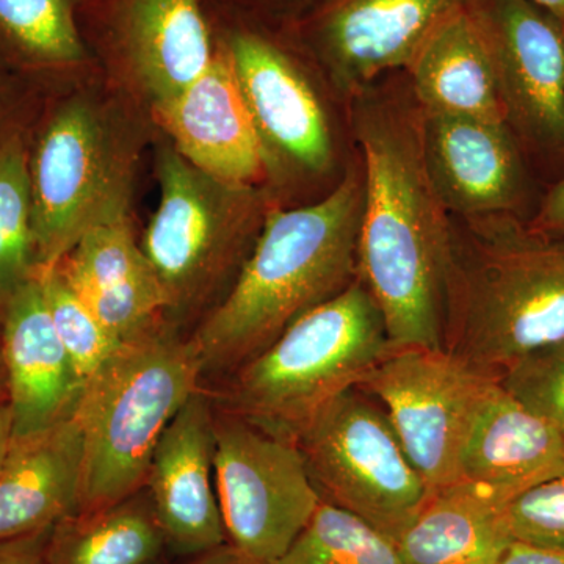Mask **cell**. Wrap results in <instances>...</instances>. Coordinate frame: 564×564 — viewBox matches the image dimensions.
<instances>
[{
    "label": "cell",
    "mask_w": 564,
    "mask_h": 564,
    "mask_svg": "<svg viewBox=\"0 0 564 564\" xmlns=\"http://www.w3.org/2000/svg\"><path fill=\"white\" fill-rule=\"evenodd\" d=\"M355 128L364 187L358 278L393 350L444 348L455 239L423 154L422 111L370 98L356 109Z\"/></svg>",
    "instance_id": "1"
},
{
    "label": "cell",
    "mask_w": 564,
    "mask_h": 564,
    "mask_svg": "<svg viewBox=\"0 0 564 564\" xmlns=\"http://www.w3.org/2000/svg\"><path fill=\"white\" fill-rule=\"evenodd\" d=\"M362 192L352 163L321 202L272 207L236 281L191 336L204 377L234 372L358 280Z\"/></svg>",
    "instance_id": "2"
},
{
    "label": "cell",
    "mask_w": 564,
    "mask_h": 564,
    "mask_svg": "<svg viewBox=\"0 0 564 564\" xmlns=\"http://www.w3.org/2000/svg\"><path fill=\"white\" fill-rule=\"evenodd\" d=\"M151 126L111 85L51 93L29 135L36 272L58 265L96 226L131 217Z\"/></svg>",
    "instance_id": "3"
},
{
    "label": "cell",
    "mask_w": 564,
    "mask_h": 564,
    "mask_svg": "<svg viewBox=\"0 0 564 564\" xmlns=\"http://www.w3.org/2000/svg\"><path fill=\"white\" fill-rule=\"evenodd\" d=\"M456 247L445 299L444 350L500 380L516 364L564 339V240L529 220L470 221Z\"/></svg>",
    "instance_id": "4"
},
{
    "label": "cell",
    "mask_w": 564,
    "mask_h": 564,
    "mask_svg": "<svg viewBox=\"0 0 564 564\" xmlns=\"http://www.w3.org/2000/svg\"><path fill=\"white\" fill-rule=\"evenodd\" d=\"M203 378L191 337L169 318L122 340L85 383L74 411L84 443L77 511L143 488L162 434Z\"/></svg>",
    "instance_id": "5"
},
{
    "label": "cell",
    "mask_w": 564,
    "mask_h": 564,
    "mask_svg": "<svg viewBox=\"0 0 564 564\" xmlns=\"http://www.w3.org/2000/svg\"><path fill=\"white\" fill-rule=\"evenodd\" d=\"M392 350L383 315L358 278L229 373L217 403L295 441L307 422L359 388Z\"/></svg>",
    "instance_id": "6"
},
{
    "label": "cell",
    "mask_w": 564,
    "mask_h": 564,
    "mask_svg": "<svg viewBox=\"0 0 564 564\" xmlns=\"http://www.w3.org/2000/svg\"><path fill=\"white\" fill-rule=\"evenodd\" d=\"M155 147L159 203L140 245L174 325L229 291L272 210L265 185L231 184L193 166L165 137Z\"/></svg>",
    "instance_id": "7"
},
{
    "label": "cell",
    "mask_w": 564,
    "mask_h": 564,
    "mask_svg": "<svg viewBox=\"0 0 564 564\" xmlns=\"http://www.w3.org/2000/svg\"><path fill=\"white\" fill-rule=\"evenodd\" d=\"M295 441L323 502L358 516L393 543L429 497L383 408L359 388L323 408Z\"/></svg>",
    "instance_id": "8"
},
{
    "label": "cell",
    "mask_w": 564,
    "mask_h": 564,
    "mask_svg": "<svg viewBox=\"0 0 564 564\" xmlns=\"http://www.w3.org/2000/svg\"><path fill=\"white\" fill-rule=\"evenodd\" d=\"M215 489L228 543L252 564H274L321 505L296 441L215 402Z\"/></svg>",
    "instance_id": "9"
},
{
    "label": "cell",
    "mask_w": 564,
    "mask_h": 564,
    "mask_svg": "<svg viewBox=\"0 0 564 564\" xmlns=\"http://www.w3.org/2000/svg\"><path fill=\"white\" fill-rule=\"evenodd\" d=\"M496 378L444 348H399L359 389L383 408L429 491L459 480V456Z\"/></svg>",
    "instance_id": "10"
},
{
    "label": "cell",
    "mask_w": 564,
    "mask_h": 564,
    "mask_svg": "<svg viewBox=\"0 0 564 564\" xmlns=\"http://www.w3.org/2000/svg\"><path fill=\"white\" fill-rule=\"evenodd\" d=\"M110 85L151 113L210 65L215 40L202 0H80Z\"/></svg>",
    "instance_id": "11"
},
{
    "label": "cell",
    "mask_w": 564,
    "mask_h": 564,
    "mask_svg": "<svg viewBox=\"0 0 564 564\" xmlns=\"http://www.w3.org/2000/svg\"><path fill=\"white\" fill-rule=\"evenodd\" d=\"M507 124L524 155L564 173V22L529 0H478Z\"/></svg>",
    "instance_id": "12"
},
{
    "label": "cell",
    "mask_w": 564,
    "mask_h": 564,
    "mask_svg": "<svg viewBox=\"0 0 564 564\" xmlns=\"http://www.w3.org/2000/svg\"><path fill=\"white\" fill-rule=\"evenodd\" d=\"M220 39L261 141L269 176L328 172L334 162L332 126L299 63L262 33L232 29Z\"/></svg>",
    "instance_id": "13"
},
{
    "label": "cell",
    "mask_w": 564,
    "mask_h": 564,
    "mask_svg": "<svg viewBox=\"0 0 564 564\" xmlns=\"http://www.w3.org/2000/svg\"><path fill=\"white\" fill-rule=\"evenodd\" d=\"M422 144L434 188L451 214L469 221L529 220L532 181L507 122L422 113Z\"/></svg>",
    "instance_id": "14"
},
{
    "label": "cell",
    "mask_w": 564,
    "mask_h": 564,
    "mask_svg": "<svg viewBox=\"0 0 564 564\" xmlns=\"http://www.w3.org/2000/svg\"><path fill=\"white\" fill-rule=\"evenodd\" d=\"M214 399L199 389L162 434L144 489L172 554L185 558L228 543L214 470Z\"/></svg>",
    "instance_id": "15"
},
{
    "label": "cell",
    "mask_w": 564,
    "mask_h": 564,
    "mask_svg": "<svg viewBox=\"0 0 564 564\" xmlns=\"http://www.w3.org/2000/svg\"><path fill=\"white\" fill-rule=\"evenodd\" d=\"M155 128L196 169L231 184L263 185L265 158L220 36L210 65L187 90L150 113Z\"/></svg>",
    "instance_id": "16"
},
{
    "label": "cell",
    "mask_w": 564,
    "mask_h": 564,
    "mask_svg": "<svg viewBox=\"0 0 564 564\" xmlns=\"http://www.w3.org/2000/svg\"><path fill=\"white\" fill-rule=\"evenodd\" d=\"M464 0H329L314 21L315 50L337 88L362 93L408 69L423 41Z\"/></svg>",
    "instance_id": "17"
},
{
    "label": "cell",
    "mask_w": 564,
    "mask_h": 564,
    "mask_svg": "<svg viewBox=\"0 0 564 564\" xmlns=\"http://www.w3.org/2000/svg\"><path fill=\"white\" fill-rule=\"evenodd\" d=\"M0 351L14 437L43 432L74 414L84 386L55 332L36 274L0 313Z\"/></svg>",
    "instance_id": "18"
},
{
    "label": "cell",
    "mask_w": 564,
    "mask_h": 564,
    "mask_svg": "<svg viewBox=\"0 0 564 564\" xmlns=\"http://www.w3.org/2000/svg\"><path fill=\"white\" fill-rule=\"evenodd\" d=\"M422 113L507 122L491 33L478 0H464L408 66Z\"/></svg>",
    "instance_id": "19"
},
{
    "label": "cell",
    "mask_w": 564,
    "mask_h": 564,
    "mask_svg": "<svg viewBox=\"0 0 564 564\" xmlns=\"http://www.w3.org/2000/svg\"><path fill=\"white\" fill-rule=\"evenodd\" d=\"M55 267L120 340L166 318L161 284L137 242L131 217L96 226Z\"/></svg>",
    "instance_id": "20"
},
{
    "label": "cell",
    "mask_w": 564,
    "mask_h": 564,
    "mask_svg": "<svg viewBox=\"0 0 564 564\" xmlns=\"http://www.w3.org/2000/svg\"><path fill=\"white\" fill-rule=\"evenodd\" d=\"M564 467V436L496 381L475 415L459 456V480L508 502Z\"/></svg>",
    "instance_id": "21"
},
{
    "label": "cell",
    "mask_w": 564,
    "mask_h": 564,
    "mask_svg": "<svg viewBox=\"0 0 564 564\" xmlns=\"http://www.w3.org/2000/svg\"><path fill=\"white\" fill-rule=\"evenodd\" d=\"M84 443L76 415L13 437L0 469V541L52 529L77 513Z\"/></svg>",
    "instance_id": "22"
},
{
    "label": "cell",
    "mask_w": 564,
    "mask_h": 564,
    "mask_svg": "<svg viewBox=\"0 0 564 564\" xmlns=\"http://www.w3.org/2000/svg\"><path fill=\"white\" fill-rule=\"evenodd\" d=\"M508 500L458 480L429 492L397 541L403 564H499L513 543Z\"/></svg>",
    "instance_id": "23"
},
{
    "label": "cell",
    "mask_w": 564,
    "mask_h": 564,
    "mask_svg": "<svg viewBox=\"0 0 564 564\" xmlns=\"http://www.w3.org/2000/svg\"><path fill=\"white\" fill-rule=\"evenodd\" d=\"M91 65L80 0H0V68L54 93Z\"/></svg>",
    "instance_id": "24"
},
{
    "label": "cell",
    "mask_w": 564,
    "mask_h": 564,
    "mask_svg": "<svg viewBox=\"0 0 564 564\" xmlns=\"http://www.w3.org/2000/svg\"><path fill=\"white\" fill-rule=\"evenodd\" d=\"M169 551L147 489L51 529L46 564H161Z\"/></svg>",
    "instance_id": "25"
},
{
    "label": "cell",
    "mask_w": 564,
    "mask_h": 564,
    "mask_svg": "<svg viewBox=\"0 0 564 564\" xmlns=\"http://www.w3.org/2000/svg\"><path fill=\"white\" fill-rule=\"evenodd\" d=\"M29 135L18 137L0 152V313L36 272Z\"/></svg>",
    "instance_id": "26"
},
{
    "label": "cell",
    "mask_w": 564,
    "mask_h": 564,
    "mask_svg": "<svg viewBox=\"0 0 564 564\" xmlns=\"http://www.w3.org/2000/svg\"><path fill=\"white\" fill-rule=\"evenodd\" d=\"M274 564H403L386 534L332 503L321 502Z\"/></svg>",
    "instance_id": "27"
},
{
    "label": "cell",
    "mask_w": 564,
    "mask_h": 564,
    "mask_svg": "<svg viewBox=\"0 0 564 564\" xmlns=\"http://www.w3.org/2000/svg\"><path fill=\"white\" fill-rule=\"evenodd\" d=\"M35 274L43 285L55 332L68 352L77 378L85 386L122 340L113 336L82 303L58 267Z\"/></svg>",
    "instance_id": "28"
},
{
    "label": "cell",
    "mask_w": 564,
    "mask_h": 564,
    "mask_svg": "<svg viewBox=\"0 0 564 564\" xmlns=\"http://www.w3.org/2000/svg\"><path fill=\"white\" fill-rule=\"evenodd\" d=\"M499 381L564 436V339L516 364Z\"/></svg>",
    "instance_id": "29"
},
{
    "label": "cell",
    "mask_w": 564,
    "mask_h": 564,
    "mask_svg": "<svg viewBox=\"0 0 564 564\" xmlns=\"http://www.w3.org/2000/svg\"><path fill=\"white\" fill-rule=\"evenodd\" d=\"M507 519L514 541L564 549V467L516 496Z\"/></svg>",
    "instance_id": "30"
},
{
    "label": "cell",
    "mask_w": 564,
    "mask_h": 564,
    "mask_svg": "<svg viewBox=\"0 0 564 564\" xmlns=\"http://www.w3.org/2000/svg\"><path fill=\"white\" fill-rule=\"evenodd\" d=\"M51 91L0 68V152L32 131Z\"/></svg>",
    "instance_id": "31"
},
{
    "label": "cell",
    "mask_w": 564,
    "mask_h": 564,
    "mask_svg": "<svg viewBox=\"0 0 564 564\" xmlns=\"http://www.w3.org/2000/svg\"><path fill=\"white\" fill-rule=\"evenodd\" d=\"M529 225L551 239L564 240V173L544 193L529 218Z\"/></svg>",
    "instance_id": "32"
},
{
    "label": "cell",
    "mask_w": 564,
    "mask_h": 564,
    "mask_svg": "<svg viewBox=\"0 0 564 564\" xmlns=\"http://www.w3.org/2000/svg\"><path fill=\"white\" fill-rule=\"evenodd\" d=\"M51 529L0 541V564H46Z\"/></svg>",
    "instance_id": "33"
},
{
    "label": "cell",
    "mask_w": 564,
    "mask_h": 564,
    "mask_svg": "<svg viewBox=\"0 0 564 564\" xmlns=\"http://www.w3.org/2000/svg\"><path fill=\"white\" fill-rule=\"evenodd\" d=\"M499 564H564V549L541 547L513 541Z\"/></svg>",
    "instance_id": "34"
},
{
    "label": "cell",
    "mask_w": 564,
    "mask_h": 564,
    "mask_svg": "<svg viewBox=\"0 0 564 564\" xmlns=\"http://www.w3.org/2000/svg\"><path fill=\"white\" fill-rule=\"evenodd\" d=\"M174 564H252L247 556L240 554L232 544L226 543L210 551L202 552L192 556L181 558L180 563Z\"/></svg>",
    "instance_id": "35"
},
{
    "label": "cell",
    "mask_w": 564,
    "mask_h": 564,
    "mask_svg": "<svg viewBox=\"0 0 564 564\" xmlns=\"http://www.w3.org/2000/svg\"><path fill=\"white\" fill-rule=\"evenodd\" d=\"M13 437V413H11L10 403L2 402L0 403V469L9 455Z\"/></svg>",
    "instance_id": "36"
},
{
    "label": "cell",
    "mask_w": 564,
    "mask_h": 564,
    "mask_svg": "<svg viewBox=\"0 0 564 564\" xmlns=\"http://www.w3.org/2000/svg\"><path fill=\"white\" fill-rule=\"evenodd\" d=\"M534 6L554 14L560 21L564 22V0H529Z\"/></svg>",
    "instance_id": "37"
},
{
    "label": "cell",
    "mask_w": 564,
    "mask_h": 564,
    "mask_svg": "<svg viewBox=\"0 0 564 564\" xmlns=\"http://www.w3.org/2000/svg\"><path fill=\"white\" fill-rule=\"evenodd\" d=\"M9 402V383H7L6 364L0 351V403Z\"/></svg>",
    "instance_id": "38"
}]
</instances>
